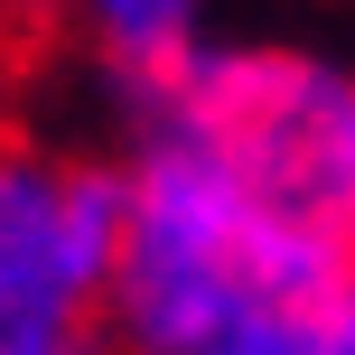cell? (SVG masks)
I'll return each mask as SVG.
<instances>
[{"mask_svg":"<svg viewBox=\"0 0 355 355\" xmlns=\"http://www.w3.org/2000/svg\"><path fill=\"white\" fill-rule=\"evenodd\" d=\"M122 281L112 346L122 355H206L234 318L281 300H346L355 243L318 206L234 168L215 141L168 122H122Z\"/></svg>","mask_w":355,"mask_h":355,"instance_id":"obj_1","label":"cell"},{"mask_svg":"<svg viewBox=\"0 0 355 355\" xmlns=\"http://www.w3.org/2000/svg\"><path fill=\"white\" fill-rule=\"evenodd\" d=\"M122 215V159L75 150L0 159V355H122L112 346Z\"/></svg>","mask_w":355,"mask_h":355,"instance_id":"obj_2","label":"cell"},{"mask_svg":"<svg viewBox=\"0 0 355 355\" xmlns=\"http://www.w3.org/2000/svg\"><path fill=\"white\" fill-rule=\"evenodd\" d=\"M196 10H206V0H56V19H66L94 47V66L112 75V94H141V85H159V75L187 66V56L206 47Z\"/></svg>","mask_w":355,"mask_h":355,"instance_id":"obj_3","label":"cell"},{"mask_svg":"<svg viewBox=\"0 0 355 355\" xmlns=\"http://www.w3.org/2000/svg\"><path fill=\"white\" fill-rule=\"evenodd\" d=\"M206 355H355V290L346 300H281L234 318Z\"/></svg>","mask_w":355,"mask_h":355,"instance_id":"obj_4","label":"cell"},{"mask_svg":"<svg viewBox=\"0 0 355 355\" xmlns=\"http://www.w3.org/2000/svg\"><path fill=\"white\" fill-rule=\"evenodd\" d=\"M309 196H318V215L355 243V75H337V94H327V112H318V141H309Z\"/></svg>","mask_w":355,"mask_h":355,"instance_id":"obj_5","label":"cell"}]
</instances>
